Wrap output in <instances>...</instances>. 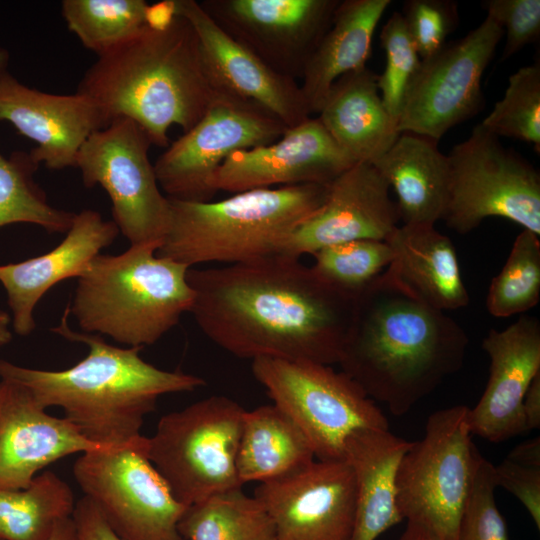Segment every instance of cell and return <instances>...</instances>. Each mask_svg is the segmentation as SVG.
<instances>
[{"mask_svg":"<svg viewBox=\"0 0 540 540\" xmlns=\"http://www.w3.org/2000/svg\"><path fill=\"white\" fill-rule=\"evenodd\" d=\"M190 312L204 335L240 359L338 364L354 298L298 258L273 255L189 268Z\"/></svg>","mask_w":540,"mask_h":540,"instance_id":"obj_1","label":"cell"},{"mask_svg":"<svg viewBox=\"0 0 540 540\" xmlns=\"http://www.w3.org/2000/svg\"><path fill=\"white\" fill-rule=\"evenodd\" d=\"M465 330L388 270L354 297L338 364L373 401L402 416L459 371Z\"/></svg>","mask_w":540,"mask_h":540,"instance_id":"obj_2","label":"cell"},{"mask_svg":"<svg viewBox=\"0 0 540 540\" xmlns=\"http://www.w3.org/2000/svg\"><path fill=\"white\" fill-rule=\"evenodd\" d=\"M68 309L52 329L70 341L85 343L89 352L60 371L33 369L0 359V380L27 388L45 409L60 407L83 437L100 447L126 445L139 436L147 414L160 396L191 392L205 380L180 371H166L146 362L141 347L120 348L96 334L72 330Z\"/></svg>","mask_w":540,"mask_h":540,"instance_id":"obj_3","label":"cell"},{"mask_svg":"<svg viewBox=\"0 0 540 540\" xmlns=\"http://www.w3.org/2000/svg\"><path fill=\"white\" fill-rule=\"evenodd\" d=\"M77 92L98 107L106 126L129 118L162 148L169 146L171 126L188 131L221 94L205 69L194 29L179 15L162 28L146 24L98 56Z\"/></svg>","mask_w":540,"mask_h":540,"instance_id":"obj_4","label":"cell"},{"mask_svg":"<svg viewBox=\"0 0 540 540\" xmlns=\"http://www.w3.org/2000/svg\"><path fill=\"white\" fill-rule=\"evenodd\" d=\"M329 185L252 189L213 202L169 198V224L156 254L189 268L279 255L295 229L324 204Z\"/></svg>","mask_w":540,"mask_h":540,"instance_id":"obj_5","label":"cell"},{"mask_svg":"<svg viewBox=\"0 0 540 540\" xmlns=\"http://www.w3.org/2000/svg\"><path fill=\"white\" fill-rule=\"evenodd\" d=\"M158 244H139L118 255H96L77 277L70 308L84 333L130 347L157 342L190 312L189 267L159 257Z\"/></svg>","mask_w":540,"mask_h":540,"instance_id":"obj_6","label":"cell"},{"mask_svg":"<svg viewBox=\"0 0 540 540\" xmlns=\"http://www.w3.org/2000/svg\"><path fill=\"white\" fill-rule=\"evenodd\" d=\"M469 407L432 413L423 437L403 455L396 477L398 510L438 540H457L460 519L482 456L472 441Z\"/></svg>","mask_w":540,"mask_h":540,"instance_id":"obj_7","label":"cell"},{"mask_svg":"<svg viewBox=\"0 0 540 540\" xmlns=\"http://www.w3.org/2000/svg\"><path fill=\"white\" fill-rule=\"evenodd\" d=\"M244 412L231 398L213 395L160 418L147 437V455L180 503L242 487L236 458Z\"/></svg>","mask_w":540,"mask_h":540,"instance_id":"obj_8","label":"cell"},{"mask_svg":"<svg viewBox=\"0 0 540 540\" xmlns=\"http://www.w3.org/2000/svg\"><path fill=\"white\" fill-rule=\"evenodd\" d=\"M251 371L273 404L301 428L317 460H344L345 442L358 430L389 429L374 401L331 365L257 358Z\"/></svg>","mask_w":540,"mask_h":540,"instance_id":"obj_9","label":"cell"},{"mask_svg":"<svg viewBox=\"0 0 540 540\" xmlns=\"http://www.w3.org/2000/svg\"><path fill=\"white\" fill-rule=\"evenodd\" d=\"M447 156L448 227L466 234L501 217L540 236V174L527 160L480 123Z\"/></svg>","mask_w":540,"mask_h":540,"instance_id":"obj_10","label":"cell"},{"mask_svg":"<svg viewBox=\"0 0 540 540\" xmlns=\"http://www.w3.org/2000/svg\"><path fill=\"white\" fill-rule=\"evenodd\" d=\"M74 478L124 540H185L178 524L187 506L172 494L147 455V437L82 453Z\"/></svg>","mask_w":540,"mask_h":540,"instance_id":"obj_11","label":"cell"},{"mask_svg":"<svg viewBox=\"0 0 540 540\" xmlns=\"http://www.w3.org/2000/svg\"><path fill=\"white\" fill-rule=\"evenodd\" d=\"M151 145L136 122L119 117L94 132L77 156L83 184L100 185L107 192L113 222L130 245L160 246L169 224V198L149 160Z\"/></svg>","mask_w":540,"mask_h":540,"instance_id":"obj_12","label":"cell"},{"mask_svg":"<svg viewBox=\"0 0 540 540\" xmlns=\"http://www.w3.org/2000/svg\"><path fill=\"white\" fill-rule=\"evenodd\" d=\"M504 35L490 17L461 39L421 60L400 108L397 131L439 141L482 108L483 73Z\"/></svg>","mask_w":540,"mask_h":540,"instance_id":"obj_13","label":"cell"},{"mask_svg":"<svg viewBox=\"0 0 540 540\" xmlns=\"http://www.w3.org/2000/svg\"><path fill=\"white\" fill-rule=\"evenodd\" d=\"M286 130L257 105L220 94L153 164L159 187L171 199L210 201L216 193L211 186L213 175L231 153L273 143Z\"/></svg>","mask_w":540,"mask_h":540,"instance_id":"obj_14","label":"cell"},{"mask_svg":"<svg viewBox=\"0 0 540 540\" xmlns=\"http://www.w3.org/2000/svg\"><path fill=\"white\" fill-rule=\"evenodd\" d=\"M339 0H207L200 3L234 40L274 71L297 81Z\"/></svg>","mask_w":540,"mask_h":540,"instance_id":"obj_15","label":"cell"},{"mask_svg":"<svg viewBox=\"0 0 540 540\" xmlns=\"http://www.w3.org/2000/svg\"><path fill=\"white\" fill-rule=\"evenodd\" d=\"M254 496L270 516L276 540H351L356 486L345 460H314L259 483Z\"/></svg>","mask_w":540,"mask_h":540,"instance_id":"obj_16","label":"cell"},{"mask_svg":"<svg viewBox=\"0 0 540 540\" xmlns=\"http://www.w3.org/2000/svg\"><path fill=\"white\" fill-rule=\"evenodd\" d=\"M355 162L337 145L318 117L287 128L273 143L231 153L211 186L238 193L276 185L330 184Z\"/></svg>","mask_w":540,"mask_h":540,"instance_id":"obj_17","label":"cell"},{"mask_svg":"<svg viewBox=\"0 0 540 540\" xmlns=\"http://www.w3.org/2000/svg\"><path fill=\"white\" fill-rule=\"evenodd\" d=\"M174 14L185 18L198 38L202 60L215 89L251 102L287 128L311 117L296 80L279 74L228 35L194 0H173Z\"/></svg>","mask_w":540,"mask_h":540,"instance_id":"obj_18","label":"cell"},{"mask_svg":"<svg viewBox=\"0 0 540 540\" xmlns=\"http://www.w3.org/2000/svg\"><path fill=\"white\" fill-rule=\"evenodd\" d=\"M390 187L371 162H356L329 185L324 204L299 225L281 255L298 258L354 240L386 241L399 226Z\"/></svg>","mask_w":540,"mask_h":540,"instance_id":"obj_19","label":"cell"},{"mask_svg":"<svg viewBox=\"0 0 540 540\" xmlns=\"http://www.w3.org/2000/svg\"><path fill=\"white\" fill-rule=\"evenodd\" d=\"M482 348L490 358L489 378L482 396L469 408L472 435L499 443L528 432L522 401L540 373V322L523 315L503 330L491 329Z\"/></svg>","mask_w":540,"mask_h":540,"instance_id":"obj_20","label":"cell"},{"mask_svg":"<svg viewBox=\"0 0 540 540\" xmlns=\"http://www.w3.org/2000/svg\"><path fill=\"white\" fill-rule=\"evenodd\" d=\"M0 121L35 142L31 157L52 170L76 167L86 140L106 127L98 107L85 95L33 89L9 72L0 79Z\"/></svg>","mask_w":540,"mask_h":540,"instance_id":"obj_21","label":"cell"},{"mask_svg":"<svg viewBox=\"0 0 540 540\" xmlns=\"http://www.w3.org/2000/svg\"><path fill=\"white\" fill-rule=\"evenodd\" d=\"M99 448L66 418L47 413L27 388L0 380V489H24L55 461Z\"/></svg>","mask_w":540,"mask_h":540,"instance_id":"obj_22","label":"cell"},{"mask_svg":"<svg viewBox=\"0 0 540 540\" xmlns=\"http://www.w3.org/2000/svg\"><path fill=\"white\" fill-rule=\"evenodd\" d=\"M119 229L94 210L75 214L66 237L53 250L18 263L0 265V283L8 297L14 331L29 335L35 328L33 311L58 282L78 277L101 250L117 238Z\"/></svg>","mask_w":540,"mask_h":540,"instance_id":"obj_23","label":"cell"},{"mask_svg":"<svg viewBox=\"0 0 540 540\" xmlns=\"http://www.w3.org/2000/svg\"><path fill=\"white\" fill-rule=\"evenodd\" d=\"M411 443L389 429H362L347 438L344 460L353 472L356 486L351 540H376L403 521L396 501V477Z\"/></svg>","mask_w":540,"mask_h":540,"instance_id":"obj_24","label":"cell"},{"mask_svg":"<svg viewBox=\"0 0 540 540\" xmlns=\"http://www.w3.org/2000/svg\"><path fill=\"white\" fill-rule=\"evenodd\" d=\"M378 75L365 67L337 79L318 112V119L337 145L356 163L372 162L399 135L383 104Z\"/></svg>","mask_w":540,"mask_h":540,"instance_id":"obj_25","label":"cell"},{"mask_svg":"<svg viewBox=\"0 0 540 540\" xmlns=\"http://www.w3.org/2000/svg\"><path fill=\"white\" fill-rule=\"evenodd\" d=\"M438 142L402 132L386 152L371 162L394 190L402 224L435 226L444 216L449 161Z\"/></svg>","mask_w":540,"mask_h":540,"instance_id":"obj_26","label":"cell"},{"mask_svg":"<svg viewBox=\"0 0 540 540\" xmlns=\"http://www.w3.org/2000/svg\"><path fill=\"white\" fill-rule=\"evenodd\" d=\"M386 242L393 252L388 270L416 296L444 312L468 305L455 247L434 225L402 224Z\"/></svg>","mask_w":540,"mask_h":540,"instance_id":"obj_27","label":"cell"},{"mask_svg":"<svg viewBox=\"0 0 540 540\" xmlns=\"http://www.w3.org/2000/svg\"><path fill=\"white\" fill-rule=\"evenodd\" d=\"M390 4V0L339 2L301 77L300 88L311 115L318 114L337 79L367 67L374 32Z\"/></svg>","mask_w":540,"mask_h":540,"instance_id":"obj_28","label":"cell"},{"mask_svg":"<svg viewBox=\"0 0 540 540\" xmlns=\"http://www.w3.org/2000/svg\"><path fill=\"white\" fill-rule=\"evenodd\" d=\"M314 460L309 440L278 406L272 403L245 410L236 458L242 485L278 479Z\"/></svg>","mask_w":540,"mask_h":540,"instance_id":"obj_29","label":"cell"},{"mask_svg":"<svg viewBox=\"0 0 540 540\" xmlns=\"http://www.w3.org/2000/svg\"><path fill=\"white\" fill-rule=\"evenodd\" d=\"M75 504L70 486L51 471L24 489H0V540H50Z\"/></svg>","mask_w":540,"mask_h":540,"instance_id":"obj_30","label":"cell"},{"mask_svg":"<svg viewBox=\"0 0 540 540\" xmlns=\"http://www.w3.org/2000/svg\"><path fill=\"white\" fill-rule=\"evenodd\" d=\"M178 529L185 540H276L267 511L242 487L215 493L187 506Z\"/></svg>","mask_w":540,"mask_h":540,"instance_id":"obj_31","label":"cell"},{"mask_svg":"<svg viewBox=\"0 0 540 540\" xmlns=\"http://www.w3.org/2000/svg\"><path fill=\"white\" fill-rule=\"evenodd\" d=\"M144 0H63L69 31L97 57L134 37L146 25Z\"/></svg>","mask_w":540,"mask_h":540,"instance_id":"obj_32","label":"cell"},{"mask_svg":"<svg viewBox=\"0 0 540 540\" xmlns=\"http://www.w3.org/2000/svg\"><path fill=\"white\" fill-rule=\"evenodd\" d=\"M38 167L30 153H0V227L30 223L48 232H67L76 213L49 204L33 178Z\"/></svg>","mask_w":540,"mask_h":540,"instance_id":"obj_33","label":"cell"},{"mask_svg":"<svg viewBox=\"0 0 540 540\" xmlns=\"http://www.w3.org/2000/svg\"><path fill=\"white\" fill-rule=\"evenodd\" d=\"M539 299L540 240L522 229L504 266L490 283L486 308L494 317L507 318L530 310Z\"/></svg>","mask_w":540,"mask_h":540,"instance_id":"obj_34","label":"cell"},{"mask_svg":"<svg viewBox=\"0 0 540 540\" xmlns=\"http://www.w3.org/2000/svg\"><path fill=\"white\" fill-rule=\"evenodd\" d=\"M313 271L337 290L355 297L389 267L393 252L386 241L354 240L312 254Z\"/></svg>","mask_w":540,"mask_h":540,"instance_id":"obj_35","label":"cell"},{"mask_svg":"<svg viewBox=\"0 0 540 540\" xmlns=\"http://www.w3.org/2000/svg\"><path fill=\"white\" fill-rule=\"evenodd\" d=\"M497 137L530 143L540 152V63L523 66L508 78L504 96L480 123Z\"/></svg>","mask_w":540,"mask_h":540,"instance_id":"obj_36","label":"cell"},{"mask_svg":"<svg viewBox=\"0 0 540 540\" xmlns=\"http://www.w3.org/2000/svg\"><path fill=\"white\" fill-rule=\"evenodd\" d=\"M386 65L378 75V88L388 113L397 123L406 89L419 68L421 58L400 12H394L380 32Z\"/></svg>","mask_w":540,"mask_h":540,"instance_id":"obj_37","label":"cell"},{"mask_svg":"<svg viewBox=\"0 0 540 540\" xmlns=\"http://www.w3.org/2000/svg\"><path fill=\"white\" fill-rule=\"evenodd\" d=\"M494 465L480 457L472 489L460 519L457 540H510L496 504Z\"/></svg>","mask_w":540,"mask_h":540,"instance_id":"obj_38","label":"cell"},{"mask_svg":"<svg viewBox=\"0 0 540 540\" xmlns=\"http://www.w3.org/2000/svg\"><path fill=\"white\" fill-rule=\"evenodd\" d=\"M421 60L438 53L458 24V6L451 0H409L401 13Z\"/></svg>","mask_w":540,"mask_h":540,"instance_id":"obj_39","label":"cell"},{"mask_svg":"<svg viewBox=\"0 0 540 540\" xmlns=\"http://www.w3.org/2000/svg\"><path fill=\"white\" fill-rule=\"evenodd\" d=\"M488 17L506 32L500 60L505 61L540 36L539 0H486L482 2Z\"/></svg>","mask_w":540,"mask_h":540,"instance_id":"obj_40","label":"cell"},{"mask_svg":"<svg viewBox=\"0 0 540 540\" xmlns=\"http://www.w3.org/2000/svg\"><path fill=\"white\" fill-rule=\"evenodd\" d=\"M494 479L525 507L537 529H540V468L516 464L504 459L494 465Z\"/></svg>","mask_w":540,"mask_h":540,"instance_id":"obj_41","label":"cell"},{"mask_svg":"<svg viewBox=\"0 0 540 540\" xmlns=\"http://www.w3.org/2000/svg\"><path fill=\"white\" fill-rule=\"evenodd\" d=\"M72 520L75 540H124L115 533L100 510L86 496L76 502Z\"/></svg>","mask_w":540,"mask_h":540,"instance_id":"obj_42","label":"cell"},{"mask_svg":"<svg viewBox=\"0 0 540 540\" xmlns=\"http://www.w3.org/2000/svg\"><path fill=\"white\" fill-rule=\"evenodd\" d=\"M522 413L527 431L540 427V373L530 383L523 401Z\"/></svg>","mask_w":540,"mask_h":540,"instance_id":"obj_43","label":"cell"},{"mask_svg":"<svg viewBox=\"0 0 540 540\" xmlns=\"http://www.w3.org/2000/svg\"><path fill=\"white\" fill-rule=\"evenodd\" d=\"M506 459L516 464L540 468V438L535 437L518 444Z\"/></svg>","mask_w":540,"mask_h":540,"instance_id":"obj_44","label":"cell"},{"mask_svg":"<svg viewBox=\"0 0 540 540\" xmlns=\"http://www.w3.org/2000/svg\"><path fill=\"white\" fill-rule=\"evenodd\" d=\"M399 540H438L431 532L417 524L408 523Z\"/></svg>","mask_w":540,"mask_h":540,"instance_id":"obj_45","label":"cell"},{"mask_svg":"<svg viewBox=\"0 0 540 540\" xmlns=\"http://www.w3.org/2000/svg\"><path fill=\"white\" fill-rule=\"evenodd\" d=\"M50 540H75L72 517L63 520L57 525Z\"/></svg>","mask_w":540,"mask_h":540,"instance_id":"obj_46","label":"cell"},{"mask_svg":"<svg viewBox=\"0 0 540 540\" xmlns=\"http://www.w3.org/2000/svg\"><path fill=\"white\" fill-rule=\"evenodd\" d=\"M11 319L7 312L0 310V348L12 339V334L9 329Z\"/></svg>","mask_w":540,"mask_h":540,"instance_id":"obj_47","label":"cell"},{"mask_svg":"<svg viewBox=\"0 0 540 540\" xmlns=\"http://www.w3.org/2000/svg\"><path fill=\"white\" fill-rule=\"evenodd\" d=\"M9 59V52L0 47V79L5 73L8 72Z\"/></svg>","mask_w":540,"mask_h":540,"instance_id":"obj_48","label":"cell"}]
</instances>
